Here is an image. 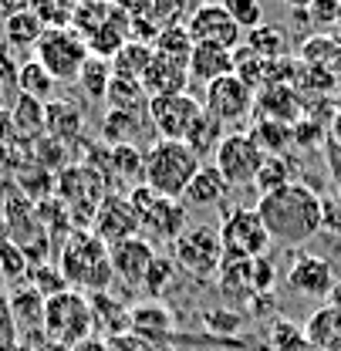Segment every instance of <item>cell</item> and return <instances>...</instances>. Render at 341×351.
<instances>
[{
    "label": "cell",
    "mask_w": 341,
    "mask_h": 351,
    "mask_svg": "<svg viewBox=\"0 0 341 351\" xmlns=\"http://www.w3.org/2000/svg\"><path fill=\"white\" fill-rule=\"evenodd\" d=\"M91 233H95L105 247H115V243H122V240L142 237V223H139L135 206L128 203V193H108V196L98 203Z\"/></svg>",
    "instance_id": "14"
},
{
    "label": "cell",
    "mask_w": 341,
    "mask_h": 351,
    "mask_svg": "<svg viewBox=\"0 0 341 351\" xmlns=\"http://www.w3.org/2000/svg\"><path fill=\"white\" fill-rule=\"evenodd\" d=\"M152 44L145 41H126V47L112 58V68H115V75L119 78H139L142 82V75H145V68H149V61H152Z\"/></svg>",
    "instance_id": "38"
},
{
    "label": "cell",
    "mask_w": 341,
    "mask_h": 351,
    "mask_svg": "<svg viewBox=\"0 0 341 351\" xmlns=\"http://www.w3.org/2000/svg\"><path fill=\"white\" fill-rule=\"evenodd\" d=\"M44 307H47V298L38 294L27 280L10 291V314H14L17 338L27 335L31 341H41L44 338Z\"/></svg>",
    "instance_id": "17"
},
{
    "label": "cell",
    "mask_w": 341,
    "mask_h": 351,
    "mask_svg": "<svg viewBox=\"0 0 341 351\" xmlns=\"http://www.w3.org/2000/svg\"><path fill=\"white\" fill-rule=\"evenodd\" d=\"M27 284H31L38 294H44V298H54V294L68 291V280H64L61 267H51V263L31 267V270H27Z\"/></svg>",
    "instance_id": "45"
},
{
    "label": "cell",
    "mask_w": 341,
    "mask_h": 351,
    "mask_svg": "<svg viewBox=\"0 0 341 351\" xmlns=\"http://www.w3.org/2000/svg\"><path fill=\"white\" fill-rule=\"evenodd\" d=\"M186 31L193 44H213V47H226L237 51L244 44V31L237 27V21L226 14L223 3H196L186 14Z\"/></svg>",
    "instance_id": "12"
},
{
    "label": "cell",
    "mask_w": 341,
    "mask_h": 351,
    "mask_svg": "<svg viewBox=\"0 0 341 351\" xmlns=\"http://www.w3.org/2000/svg\"><path fill=\"white\" fill-rule=\"evenodd\" d=\"M263 159H267V152L257 145L254 135L247 129H237V132H226V138L220 142L213 166L230 182V189H247V186H254Z\"/></svg>",
    "instance_id": "9"
},
{
    "label": "cell",
    "mask_w": 341,
    "mask_h": 351,
    "mask_svg": "<svg viewBox=\"0 0 341 351\" xmlns=\"http://www.w3.org/2000/svg\"><path fill=\"white\" fill-rule=\"evenodd\" d=\"M203 115H207L203 101L193 98L189 91L149 98V125L156 129L159 138H169V142H186Z\"/></svg>",
    "instance_id": "10"
},
{
    "label": "cell",
    "mask_w": 341,
    "mask_h": 351,
    "mask_svg": "<svg viewBox=\"0 0 341 351\" xmlns=\"http://www.w3.org/2000/svg\"><path fill=\"white\" fill-rule=\"evenodd\" d=\"M291 182H298L294 159H291V156H267L250 189L257 193V199H263V196H270V193H277V189H284V186H291Z\"/></svg>",
    "instance_id": "27"
},
{
    "label": "cell",
    "mask_w": 341,
    "mask_h": 351,
    "mask_svg": "<svg viewBox=\"0 0 341 351\" xmlns=\"http://www.w3.org/2000/svg\"><path fill=\"white\" fill-rule=\"evenodd\" d=\"M142 166L145 156L139 145H108V186L126 182L128 189L142 182Z\"/></svg>",
    "instance_id": "28"
},
{
    "label": "cell",
    "mask_w": 341,
    "mask_h": 351,
    "mask_svg": "<svg viewBox=\"0 0 341 351\" xmlns=\"http://www.w3.org/2000/svg\"><path fill=\"white\" fill-rule=\"evenodd\" d=\"M85 132V112L78 101L71 98H51L44 105V135H51L54 142L68 145V142H78Z\"/></svg>",
    "instance_id": "18"
},
{
    "label": "cell",
    "mask_w": 341,
    "mask_h": 351,
    "mask_svg": "<svg viewBox=\"0 0 341 351\" xmlns=\"http://www.w3.org/2000/svg\"><path fill=\"white\" fill-rule=\"evenodd\" d=\"M149 122V115H132V112H119L108 108L102 119V142L105 145H139V132Z\"/></svg>",
    "instance_id": "30"
},
{
    "label": "cell",
    "mask_w": 341,
    "mask_h": 351,
    "mask_svg": "<svg viewBox=\"0 0 341 351\" xmlns=\"http://www.w3.org/2000/svg\"><path fill=\"white\" fill-rule=\"evenodd\" d=\"M226 193H230V182L223 179V173L216 169L213 162H203L200 173L193 176L183 203L186 206H196V210H216V206L226 203Z\"/></svg>",
    "instance_id": "22"
},
{
    "label": "cell",
    "mask_w": 341,
    "mask_h": 351,
    "mask_svg": "<svg viewBox=\"0 0 341 351\" xmlns=\"http://www.w3.org/2000/svg\"><path fill=\"white\" fill-rule=\"evenodd\" d=\"M91 301V314H95V335L98 338H119L132 331V307H126L119 298H112L108 291L105 294H88Z\"/></svg>",
    "instance_id": "23"
},
{
    "label": "cell",
    "mask_w": 341,
    "mask_h": 351,
    "mask_svg": "<svg viewBox=\"0 0 341 351\" xmlns=\"http://www.w3.org/2000/svg\"><path fill=\"white\" fill-rule=\"evenodd\" d=\"M44 21L34 10H24L17 17H7L3 21V41L7 47H17V51H27V47H38V41L44 38Z\"/></svg>",
    "instance_id": "32"
},
{
    "label": "cell",
    "mask_w": 341,
    "mask_h": 351,
    "mask_svg": "<svg viewBox=\"0 0 341 351\" xmlns=\"http://www.w3.org/2000/svg\"><path fill=\"white\" fill-rule=\"evenodd\" d=\"M193 38H189V31H186V24H169V27H163L159 31V38L152 44V51L156 54H166V58H176V61H186L189 64V54H193Z\"/></svg>",
    "instance_id": "41"
},
{
    "label": "cell",
    "mask_w": 341,
    "mask_h": 351,
    "mask_svg": "<svg viewBox=\"0 0 341 351\" xmlns=\"http://www.w3.org/2000/svg\"><path fill=\"white\" fill-rule=\"evenodd\" d=\"M203 108H207V115H213L226 129L244 125L257 112V91H250L237 75H226L210 88H203Z\"/></svg>",
    "instance_id": "11"
},
{
    "label": "cell",
    "mask_w": 341,
    "mask_h": 351,
    "mask_svg": "<svg viewBox=\"0 0 341 351\" xmlns=\"http://www.w3.org/2000/svg\"><path fill=\"white\" fill-rule=\"evenodd\" d=\"M10 125L21 138H38L44 135V101L31 98V95H21L10 108Z\"/></svg>",
    "instance_id": "34"
},
{
    "label": "cell",
    "mask_w": 341,
    "mask_h": 351,
    "mask_svg": "<svg viewBox=\"0 0 341 351\" xmlns=\"http://www.w3.org/2000/svg\"><path fill=\"white\" fill-rule=\"evenodd\" d=\"M34 54H38V61L44 68L51 71L54 82H78V75H82L91 51H88L85 38L78 31H71V27H47L44 38L38 41V47H34Z\"/></svg>",
    "instance_id": "8"
},
{
    "label": "cell",
    "mask_w": 341,
    "mask_h": 351,
    "mask_svg": "<svg viewBox=\"0 0 341 351\" xmlns=\"http://www.w3.org/2000/svg\"><path fill=\"white\" fill-rule=\"evenodd\" d=\"M250 135L257 138V145L267 152V156H287V149L294 145V125L287 122H277V119H263V115H254L250 122Z\"/></svg>",
    "instance_id": "29"
},
{
    "label": "cell",
    "mask_w": 341,
    "mask_h": 351,
    "mask_svg": "<svg viewBox=\"0 0 341 351\" xmlns=\"http://www.w3.org/2000/svg\"><path fill=\"white\" fill-rule=\"evenodd\" d=\"M132 335L145 338L156 348H166L176 335V314L163 301H142L132 307Z\"/></svg>",
    "instance_id": "16"
},
{
    "label": "cell",
    "mask_w": 341,
    "mask_h": 351,
    "mask_svg": "<svg viewBox=\"0 0 341 351\" xmlns=\"http://www.w3.org/2000/svg\"><path fill=\"white\" fill-rule=\"evenodd\" d=\"M287 291L298 294V298H307V301H325L331 298L335 284H338V274L328 257L321 254H307V250H298L291 263H287Z\"/></svg>",
    "instance_id": "13"
},
{
    "label": "cell",
    "mask_w": 341,
    "mask_h": 351,
    "mask_svg": "<svg viewBox=\"0 0 341 351\" xmlns=\"http://www.w3.org/2000/svg\"><path fill=\"white\" fill-rule=\"evenodd\" d=\"M128 203L135 206L139 223H142V237L159 247V243H176L183 233H186V203L183 199H169V196H159L156 189H149L145 182L132 186L128 189Z\"/></svg>",
    "instance_id": "5"
},
{
    "label": "cell",
    "mask_w": 341,
    "mask_h": 351,
    "mask_svg": "<svg viewBox=\"0 0 341 351\" xmlns=\"http://www.w3.org/2000/svg\"><path fill=\"white\" fill-rule=\"evenodd\" d=\"M108 348L112 351H159L156 345H149L145 338H139V335H119V338H108Z\"/></svg>",
    "instance_id": "52"
},
{
    "label": "cell",
    "mask_w": 341,
    "mask_h": 351,
    "mask_svg": "<svg viewBox=\"0 0 341 351\" xmlns=\"http://www.w3.org/2000/svg\"><path fill=\"white\" fill-rule=\"evenodd\" d=\"M338 203H341V179H338Z\"/></svg>",
    "instance_id": "59"
},
{
    "label": "cell",
    "mask_w": 341,
    "mask_h": 351,
    "mask_svg": "<svg viewBox=\"0 0 341 351\" xmlns=\"http://www.w3.org/2000/svg\"><path fill=\"white\" fill-rule=\"evenodd\" d=\"M108 108H119V112H132V115H149V91L142 88L139 78H112L108 85V98H105Z\"/></svg>",
    "instance_id": "31"
},
{
    "label": "cell",
    "mask_w": 341,
    "mask_h": 351,
    "mask_svg": "<svg viewBox=\"0 0 341 351\" xmlns=\"http://www.w3.org/2000/svg\"><path fill=\"white\" fill-rule=\"evenodd\" d=\"M341 21V0H314L307 7V27H314V34H335Z\"/></svg>",
    "instance_id": "44"
},
{
    "label": "cell",
    "mask_w": 341,
    "mask_h": 351,
    "mask_svg": "<svg viewBox=\"0 0 341 351\" xmlns=\"http://www.w3.org/2000/svg\"><path fill=\"white\" fill-rule=\"evenodd\" d=\"M304 335L318 351H341V311L331 304L318 307L304 321Z\"/></svg>",
    "instance_id": "25"
},
{
    "label": "cell",
    "mask_w": 341,
    "mask_h": 351,
    "mask_svg": "<svg viewBox=\"0 0 341 351\" xmlns=\"http://www.w3.org/2000/svg\"><path fill=\"white\" fill-rule=\"evenodd\" d=\"M257 213L277 247H287L298 254L314 233H321V193L298 179L257 199Z\"/></svg>",
    "instance_id": "1"
},
{
    "label": "cell",
    "mask_w": 341,
    "mask_h": 351,
    "mask_svg": "<svg viewBox=\"0 0 341 351\" xmlns=\"http://www.w3.org/2000/svg\"><path fill=\"white\" fill-rule=\"evenodd\" d=\"M145 166H142V182L149 189H156L159 196L183 199L193 176L200 173L203 159L186 145V142H169V138H156L142 149Z\"/></svg>",
    "instance_id": "3"
},
{
    "label": "cell",
    "mask_w": 341,
    "mask_h": 351,
    "mask_svg": "<svg viewBox=\"0 0 341 351\" xmlns=\"http://www.w3.org/2000/svg\"><path fill=\"white\" fill-rule=\"evenodd\" d=\"M172 261L183 274H189L193 280H216L220 267H223V240H220V226L200 223V226H186V233L169 247Z\"/></svg>",
    "instance_id": "7"
},
{
    "label": "cell",
    "mask_w": 341,
    "mask_h": 351,
    "mask_svg": "<svg viewBox=\"0 0 341 351\" xmlns=\"http://www.w3.org/2000/svg\"><path fill=\"white\" fill-rule=\"evenodd\" d=\"M223 138H226V125H220L213 115H203V119L196 122V129L189 132L186 145H189L203 162H213V156H216V149H220Z\"/></svg>",
    "instance_id": "37"
},
{
    "label": "cell",
    "mask_w": 341,
    "mask_h": 351,
    "mask_svg": "<svg viewBox=\"0 0 341 351\" xmlns=\"http://www.w3.org/2000/svg\"><path fill=\"white\" fill-rule=\"evenodd\" d=\"M189 85V64L186 61H176L166 54H152L145 75H142V88L149 91V98H159V95H179Z\"/></svg>",
    "instance_id": "20"
},
{
    "label": "cell",
    "mask_w": 341,
    "mask_h": 351,
    "mask_svg": "<svg viewBox=\"0 0 341 351\" xmlns=\"http://www.w3.org/2000/svg\"><path fill=\"white\" fill-rule=\"evenodd\" d=\"M75 7L71 0H34V14L44 21V27H68V21H75Z\"/></svg>",
    "instance_id": "47"
},
{
    "label": "cell",
    "mask_w": 341,
    "mask_h": 351,
    "mask_svg": "<svg viewBox=\"0 0 341 351\" xmlns=\"http://www.w3.org/2000/svg\"><path fill=\"white\" fill-rule=\"evenodd\" d=\"M223 7H226V14L237 21V27L240 31H254L263 24V7H260V0H220Z\"/></svg>",
    "instance_id": "48"
},
{
    "label": "cell",
    "mask_w": 341,
    "mask_h": 351,
    "mask_svg": "<svg viewBox=\"0 0 341 351\" xmlns=\"http://www.w3.org/2000/svg\"><path fill=\"white\" fill-rule=\"evenodd\" d=\"M328 301H331V307H338L341 311V277H338V284H335V291H331V298H328Z\"/></svg>",
    "instance_id": "56"
},
{
    "label": "cell",
    "mask_w": 341,
    "mask_h": 351,
    "mask_svg": "<svg viewBox=\"0 0 341 351\" xmlns=\"http://www.w3.org/2000/svg\"><path fill=\"white\" fill-rule=\"evenodd\" d=\"M338 78H341V68H338Z\"/></svg>",
    "instance_id": "62"
},
{
    "label": "cell",
    "mask_w": 341,
    "mask_h": 351,
    "mask_svg": "<svg viewBox=\"0 0 341 351\" xmlns=\"http://www.w3.org/2000/svg\"><path fill=\"white\" fill-rule=\"evenodd\" d=\"M267 68H270V64L260 61L247 44H240V47L233 51V75L250 88V91H260V88L267 85Z\"/></svg>",
    "instance_id": "40"
},
{
    "label": "cell",
    "mask_w": 341,
    "mask_h": 351,
    "mask_svg": "<svg viewBox=\"0 0 341 351\" xmlns=\"http://www.w3.org/2000/svg\"><path fill=\"white\" fill-rule=\"evenodd\" d=\"M263 119H277L294 125L304 119V95L294 85H267L257 91V112Z\"/></svg>",
    "instance_id": "19"
},
{
    "label": "cell",
    "mask_w": 341,
    "mask_h": 351,
    "mask_svg": "<svg viewBox=\"0 0 341 351\" xmlns=\"http://www.w3.org/2000/svg\"><path fill=\"white\" fill-rule=\"evenodd\" d=\"M44 338L51 345L75 351L82 341L95 338V314H91V301L82 291H61L54 298H47L44 307Z\"/></svg>",
    "instance_id": "4"
},
{
    "label": "cell",
    "mask_w": 341,
    "mask_h": 351,
    "mask_svg": "<svg viewBox=\"0 0 341 351\" xmlns=\"http://www.w3.org/2000/svg\"><path fill=\"white\" fill-rule=\"evenodd\" d=\"M284 3H287L291 10H307V7H311L314 0H284Z\"/></svg>",
    "instance_id": "57"
},
{
    "label": "cell",
    "mask_w": 341,
    "mask_h": 351,
    "mask_svg": "<svg viewBox=\"0 0 341 351\" xmlns=\"http://www.w3.org/2000/svg\"><path fill=\"white\" fill-rule=\"evenodd\" d=\"M3 64H10V58H7V41L0 38V68H3Z\"/></svg>",
    "instance_id": "58"
},
{
    "label": "cell",
    "mask_w": 341,
    "mask_h": 351,
    "mask_svg": "<svg viewBox=\"0 0 341 351\" xmlns=\"http://www.w3.org/2000/svg\"><path fill=\"white\" fill-rule=\"evenodd\" d=\"M335 34H338V38H341V21H338V31H335Z\"/></svg>",
    "instance_id": "60"
},
{
    "label": "cell",
    "mask_w": 341,
    "mask_h": 351,
    "mask_svg": "<svg viewBox=\"0 0 341 351\" xmlns=\"http://www.w3.org/2000/svg\"><path fill=\"white\" fill-rule=\"evenodd\" d=\"M220 240H223V261H257L267 257L274 247L257 206H230L220 219Z\"/></svg>",
    "instance_id": "6"
},
{
    "label": "cell",
    "mask_w": 341,
    "mask_h": 351,
    "mask_svg": "<svg viewBox=\"0 0 341 351\" xmlns=\"http://www.w3.org/2000/svg\"><path fill=\"white\" fill-rule=\"evenodd\" d=\"M274 284H277V267L270 257H257L254 261V287L257 294H274Z\"/></svg>",
    "instance_id": "50"
},
{
    "label": "cell",
    "mask_w": 341,
    "mask_h": 351,
    "mask_svg": "<svg viewBox=\"0 0 341 351\" xmlns=\"http://www.w3.org/2000/svg\"><path fill=\"white\" fill-rule=\"evenodd\" d=\"M108 257H112L115 280L126 284L128 291H142V284L149 277V267L156 263L159 250L145 237H132V240H122V243L108 247Z\"/></svg>",
    "instance_id": "15"
},
{
    "label": "cell",
    "mask_w": 341,
    "mask_h": 351,
    "mask_svg": "<svg viewBox=\"0 0 341 351\" xmlns=\"http://www.w3.org/2000/svg\"><path fill=\"white\" fill-rule=\"evenodd\" d=\"M294 145L298 149H321V145H328V125L304 115L301 122H294Z\"/></svg>",
    "instance_id": "49"
},
{
    "label": "cell",
    "mask_w": 341,
    "mask_h": 351,
    "mask_svg": "<svg viewBox=\"0 0 341 351\" xmlns=\"http://www.w3.org/2000/svg\"><path fill=\"white\" fill-rule=\"evenodd\" d=\"M27 270H31V263L24 257V250L14 240H0V277L14 280V287H17V284H24Z\"/></svg>",
    "instance_id": "43"
},
{
    "label": "cell",
    "mask_w": 341,
    "mask_h": 351,
    "mask_svg": "<svg viewBox=\"0 0 341 351\" xmlns=\"http://www.w3.org/2000/svg\"><path fill=\"white\" fill-rule=\"evenodd\" d=\"M216 287L223 298H230L233 304H250L257 298L254 287V261H223L216 274Z\"/></svg>",
    "instance_id": "24"
},
{
    "label": "cell",
    "mask_w": 341,
    "mask_h": 351,
    "mask_svg": "<svg viewBox=\"0 0 341 351\" xmlns=\"http://www.w3.org/2000/svg\"><path fill=\"white\" fill-rule=\"evenodd\" d=\"M233 75V51L213 47V44H196L189 54V82L210 88L213 82Z\"/></svg>",
    "instance_id": "21"
},
{
    "label": "cell",
    "mask_w": 341,
    "mask_h": 351,
    "mask_svg": "<svg viewBox=\"0 0 341 351\" xmlns=\"http://www.w3.org/2000/svg\"><path fill=\"white\" fill-rule=\"evenodd\" d=\"M75 351H112V348H108V341H105V338H98V335H95V338L82 341Z\"/></svg>",
    "instance_id": "55"
},
{
    "label": "cell",
    "mask_w": 341,
    "mask_h": 351,
    "mask_svg": "<svg viewBox=\"0 0 341 351\" xmlns=\"http://www.w3.org/2000/svg\"><path fill=\"white\" fill-rule=\"evenodd\" d=\"M270 351H318L311 341H307V335H304V324L298 321H291V317H274L270 321Z\"/></svg>",
    "instance_id": "39"
},
{
    "label": "cell",
    "mask_w": 341,
    "mask_h": 351,
    "mask_svg": "<svg viewBox=\"0 0 341 351\" xmlns=\"http://www.w3.org/2000/svg\"><path fill=\"white\" fill-rule=\"evenodd\" d=\"M112 78H115L112 61H108V58H98V54H88L85 68H82V75H78L75 85H82V91H85L91 101H105V98H108Z\"/></svg>",
    "instance_id": "33"
},
{
    "label": "cell",
    "mask_w": 341,
    "mask_h": 351,
    "mask_svg": "<svg viewBox=\"0 0 341 351\" xmlns=\"http://www.w3.org/2000/svg\"><path fill=\"white\" fill-rule=\"evenodd\" d=\"M328 149H331V159H335V156L341 159V108L335 112L331 129H328Z\"/></svg>",
    "instance_id": "54"
},
{
    "label": "cell",
    "mask_w": 341,
    "mask_h": 351,
    "mask_svg": "<svg viewBox=\"0 0 341 351\" xmlns=\"http://www.w3.org/2000/svg\"><path fill=\"white\" fill-rule=\"evenodd\" d=\"M321 230L341 237V203L331 196H321Z\"/></svg>",
    "instance_id": "51"
},
{
    "label": "cell",
    "mask_w": 341,
    "mask_h": 351,
    "mask_svg": "<svg viewBox=\"0 0 341 351\" xmlns=\"http://www.w3.org/2000/svg\"><path fill=\"white\" fill-rule=\"evenodd\" d=\"M58 267H61L68 287L71 291H82V294H105L115 284V270H112L108 247L91 230H75L61 243Z\"/></svg>",
    "instance_id": "2"
},
{
    "label": "cell",
    "mask_w": 341,
    "mask_h": 351,
    "mask_svg": "<svg viewBox=\"0 0 341 351\" xmlns=\"http://www.w3.org/2000/svg\"><path fill=\"white\" fill-rule=\"evenodd\" d=\"M298 58L301 64L307 68H328L338 71L341 68V38L338 34H311L298 44Z\"/></svg>",
    "instance_id": "26"
},
{
    "label": "cell",
    "mask_w": 341,
    "mask_h": 351,
    "mask_svg": "<svg viewBox=\"0 0 341 351\" xmlns=\"http://www.w3.org/2000/svg\"><path fill=\"white\" fill-rule=\"evenodd\" d=\"M200 321H203V328H207L210 335H220V338L237 335L240 324H244V317H240L237 311H226V307H207V311L200 314Z\"/></svg>",
    "instance_id": "46"
},
{
    "label": "cell",
    "mask_w": 341,
    "mask_h": 351,
    "mask_svg": "<svg viewBox=\"0 0 341 351\" xmlns=\"http://www.w3.org/2000/svg\"><path fill=\"white\" fill-rule=\"evenodd\" d=\"M176 261H172V254H159L156 263L149 267V277H145V284H142V291H145V298L149 301H156V298H166V291L172 287V280H176Z\"/></svg>",
    "instance_id": "42"
},
{
    "label": "cell",
    "mask_w": 341,
    "mask_h": 351,
    "mask_svg": "<svg viewBox=\"0 0 341 351\" xmlns=\"http://www.w3.org/2000/svg\"><path fill=\"white\" fill-rule=\"evenodd\" d=\"M54 78H51V71L44 68L38 58H31V61H24L21 68H17V88H21V95H31V98H38V101H51V95H54Z\"/></svg>",
    "instance_id": "36"
},
{
    "label": "cell",
    "mask_w": 341,
    "mask_h": 351,
    "mask_svg": "<svg viewBox=\"0 0 341 351\" xmlns=\"http://www.w3.org/2000/svg\"><path fill=\"white\" fill-rule=\"evenodd\" d=\"M203 3H216V0H203Z\"/></svg>",
    "instance_id": "61"
},
{
    "label": "cell",
    "mask_w": 341,
    "mask_h": 351,
    "mask_svg": "<svg viewBox=\"0 0 341 351\" xmlns=\"http://www.w3.org/2000/svg\"><path fill=\"white\" fill-rule=\"evenodd\" d=\"M247 47L254 51L260 61H281V58H287V38H284V31L281 27H274V24H260L254 31H247Z\"/></svg>",
    "instance_id": "35"
},
{
    "label": "cell",
    "mask_w": 341,
    "mask_h": 351,
    "mask_svg": "<svg viewBox=\"0 0 341 351\" xmlns=\"http://www.w3.org/2000/svg\"><path fill=\"white\" fill-rule=\"evenodd\" d=\"M24 10H34V0H0V17H17Z\"/></svg>",
    "instance_id": "53"
}]
</instances>
